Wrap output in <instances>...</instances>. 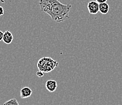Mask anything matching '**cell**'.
Wrapping results in <instances>:
<instances>
[{"label": "cell", "mask_w": 122, "mask_h": 105, "mask_svg": "<svg viewBox=\"0 0 122 105\" xmlns=\"http://www.w3.org/2000/svg\"><path fill=\"white\" fill-rule=\"evenodd\" d=\"M39 5L42 12H45L56 23H60L69 18L71 4H65L59 0H40Z\"/></svg>", "instance_id": "6da1fadb"}, {"label": "cell", "mask_w": 122, "mask_h": 105, "mask_svg": "<svg viewBox=\"0 0 122 105\" xmlns=\"http://www.w3.org/2000/svg\"><path fill=\"white\" fill-rule=\"evenodd\" d=\"M58 65V63L51 57H43L38 61L37 67L44 73L51 72Z\"/></svg>", "instance_id": "7a4b0ae2"}, {"label": "cell", "mask_w": 122, "mask_h": 105, "mask_svg": "<svg viewBox=\"0 0 122 105\" xmlns=\"http://www.w3.org/2000/svg\"><path fill=\"white\" fill-rule=\"evenodd\" d=\"M87 10L89 14L96 15L99 12V4L96 1H91L87 3Z\"/></svg>", "instance_id": "3957f363"}, {"label": "cell", "mask_w": 122, "mask_h": 105, "mask_svg": "<svg viewBox=\"0 0 122 105\" xmlns=\"http://www.w3.org/2000/svg\"><path fill=\"white\" fill-rule=\"evenodd\" d=\"M46 88L50 92H54L58 87L57 83L55 80H49L46 82Z\"/></svg>", "instance_id": "277c9868"}, {"label": "cell", "mask_w": 122, "mask_h": 105, "mask_svg": "<svg viewBox=\"0 0 122 105\" xmlns=\"http://www.w3.org/2000/svg\"><path fill=\"white\" fill-rule=\"evenodd\" d=\"M32 90L29 87H24L20 90V97L21 98H27L32 95Z\"/></svg>", "instance_id": "5b68a950"}, {"label": "cell", "mask_w": 122, "mask_h": 105, "mask_svg": "<svg viewBox=\"0 0 122 105\" xmlns=\"http://www.w3.org/2000/svg\"><path fill=\"white\" fill-rule=\"evenodd\" d=\"M13 40H14V36H13L12 33L9 30H6L4 33V35H3V41H4V43L7 45H9L12 43Z\"/></svg>", "instance_id": "8992f818"}, {"label": "cell", "mask_w": 122, "mask_h": 105, "mask_svg": "<svg viewBox=\"0 0 122 105\" xmlns=\"http://www.w3.org/2000/svg\"><path fill=\"white\" fill-rule=\"evenodd\" d=\"M109 10V5L107 3L99 4V12L103 15H106Z\"/></svg>", "instance_id": "52a82bcc"}, {"label": "cell", "mask_w": 122, "mask_h": 105, "mask_svg": "<svg viewBox=\"0 0 122 105\" xmlns=\"http://www.w3.org/2000/svg\"><path fill=\"white\" fill-rule=\"evenodd\" d=\"M3 105H20L18 101H17L16 98H12L10 100H7L5 101Z\"/></svg>", "instance_id": "ba28073f"}, {"label": "cell", "mask_w": 122, "mask_h": 105, "mask_svg": "<svg viewBox=\"0 0 122 105\" xmlns=\"http://www.w3.org/2000/svg\"><path fill=\"white\" fill-rule=\"evenodd\" d=\"M44 74V72H43L42 71H40V70H39V71H38L37 72H36V75H37L38 77H40V78H41L42 77H43Z\"/></svg>", "instance_id": "9c48e42d"}, {"label": "cell", "mask_w": 122, "mask_h": 105, "mask_svg": "<svg viewBox=\"0 0 122 105\" xmlns=\"http://www.w3.org/2000/svg\"><path fill=\"white\" fill-rule=\"evenodd\" d=\"M4 14V9L2 6H0V16H3Z\"/></svg>", "instance_id": "30bf717a"}, {"label": "cell", "mask_w": 122, "mask_h": 105, "mask_svg": "<svg viewBox=\"0 0 122 105\" xmlns=\"http://www.w3.org/2000/svg\"><path fill=\"white\" fill-rule=\"evenodd\" d=\"M3 35H4V33H3L1 30H0V42L3 40Z\"/></svg>", "instance_id": "8fae6325"}, {"label": "cell", "mask_w": 122, "mask_h": 105, "mask_svg": "<svg viewBox=\"0 0 122 105\" xmlns=\"http://www.w3.org/2000/svg\"><path fill=\"white\" fill-rule=\"evenodd\" d=\"M98 4H100V3H106L107 0H95Z\"/></svg>", "instance_id": "7c38bea8"}]
</instances>
